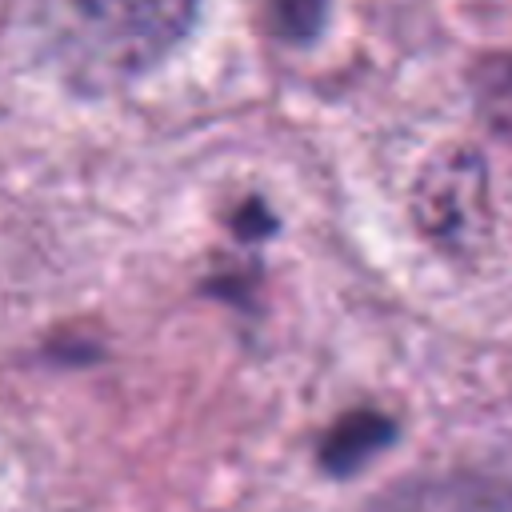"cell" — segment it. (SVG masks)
Instances as JSON below:
<instances>
[{"instance_id":"5b68a950","label":"cell","mask_w":512,"mask_h":512,"mask_svg":"<svg viewBox=\"0 0 512 512\" xmlns=\"http://www.w3.org/2000/svg\"><path fill=\"white\" fill-rule=\"evenodd\" d=\"M232 228L240 240H260L264 232L276 228V220L260 200H248V204H240V212H232Z\"/></svg>"},{"instance_id":"6da1fadb","label":"cell","mask_w":512,"mask_h":512,"mask_svg":"<svg viewBox=\"0 0 512 512\" xmlns=\"http://www.w3.org/2000/svg\"><path fill=\"white\" fill-rule=\"evenodd\" d=\"M200 0H44L40 20L64 76L104 88L156 68L196 24Z\"/></svg>"},{"instance_id":"3957f363","label":"cell","mask_w":512,"mask_h":512,"mask_svg":"<svg viewBox=\"0 0 512 512\" xmlns=\"http://www.w3.org/2000/svg\"><path fill=\"white\" fill-rule=\"evenodd\" d=\"M392 440H396V424L384 412H376V408H352L348 416H340L324 432V440L316 448V460H320V468L328 476H352L376 452H384Z\"/></svg>"},{"instance_id":"7a4b0ae2","label":"cell","mask_w":512,"mask_h":512,"mask_svg":"<svg viewBox=\"0 0 512 512\" xmlns=\"http://www.w3.org/2000/svg\"><path fill=\"white\" fill-rule=\"evenodd\" d=\"M412 220L444 252H476L492 228L484 156L468 144H448L432 152L412 184Z\"/></svg>"},{"instance_id":"277c9868","label":"cell","mask_w":512,"mask_h":512,"mask_svg":"<svg viewBox=\"0 0 512 512\" xmlns=\"http://www.w3.org/2000/svg\"><path fill=\"white\" fill-rule=\"evenodd\" d=\"M324 4L328 0H268V12L284 40L308 44L324 28Z\"/></svg>"}]
</instances>
